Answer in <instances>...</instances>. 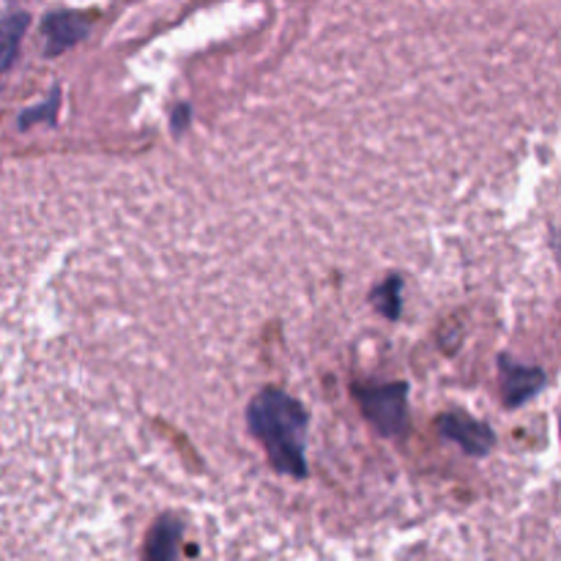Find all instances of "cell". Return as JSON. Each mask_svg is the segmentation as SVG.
Here are the masks:
<instances>
[{"label": "cell", "instance_id": "4", "mask_svg": "<svg viewBox=\"0 0 561 561\" xmlns=\"http://www.w3.org/2000/svg\"><path fill=\"white\" fill-rule=\"evenodd\" d=\"M27 25H31V16L27 14H11L0 20V71H5L14 64Z\"/></svg>", "mask_w": 561, "mask_h": 561}, {"label": "cell", "instance_id": "1", "mask_svg": "<svg viewBox=\"0 0 561 561\" xmlns=\"http://www.w3.org/2000/svg\"><path fill=\"white\" fill-rule=\"evenodd\" d=\"M250 427L266 447L277 471L305 477V433L307 414L299 400L279 389H263L250 405Z\"/></svg>", "mask_w": 561, "mask_h": 561}, {"label": "cell", "instance_id": "3", "mask_svg": "<svg viewBox=\"0 0 561 561\" xmlns=\"http://www.w3.org/2000/svg\"><path fill=\"white\" fill-rule=\"evenodd\" d=\"M88 20L75 14V11H58L44 20V42H47V55H58L88 36Z\"/></svg>", "mask_w": 561, "mask_h": 561}, {"label": "cell", "instance_id": "2", "mask_svg": "<svg viewBox=\"0 0 561 561\" xmlns=\"http://www.w3.org/2000/svg\"><path fill=\"white\" fill-rule=\"evenodd\" d=\"M365 416L383 433V436H400L405 431V387H378L359 392Z\"/></svg>", "mask_w": 561, "mask_h": 561}]
</instances>
